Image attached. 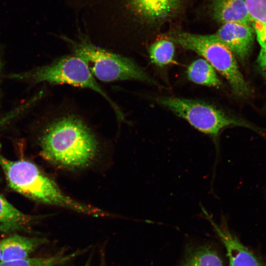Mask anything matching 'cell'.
<instances>
[{
    "instance_id": "6da1fadb",
    "label": "cell",
    "mask_w": 266,
    "mask_h": 266,
    "mask_svg": "<svg viewBox=\"0 0 266 266\" xmlns=\"http://www.w3.org/2000/svg\"><path fill=\"white\" fill-rule=\"evenodd\" d=\"M39 138L40 154L64 171L78 173L91 170L102 161V140L79 114L62 112L50 119Z\"/></svg>"
},
{
    "instance_id": "7a4b0ae2",
    "label": "cell",
    "mask_w": 266,
    "mask_h": 266,
    "mask_svg": "<svg viewBox=\"0 0 266 266\" xmlns=\"http://www.w3.org/2000/svg\"><path fill=\"white\" fill-rule=\"evenodd\" d=\"M0 165L9 186L29 198L90 216L112 217L111 213L67 195L53 179L31 162L10 161L0 155Z\"/></svg>"
},
{
    "instance_id": "3957f363",
    "label": "cell",
    "mask_w": 266,
    "mask_h": 266,
    "mask_svg": "<svg viewBox=\"0 0 266 266\" xmlns=\"http://www.w3.org/2000/svg\"><path fill=\"white\" fill-rule=\"evenodd\" d=\"M158 103L185 120L199 132L213 141L217 154L221 132L231 127H242L260 134L266 140V132L245 120L232 115L207 102L171 96L158 98Z\"/></svg>"
},
{
    "instance_id": "277c9868",
    "label": "cell",
    "mask_w": 266,
    "mask_h": 266,
    "mask_svg": "<svg viewBox=\"0 0 266 266\" xmlns=\"http://www.w3.org/2000/svg\"><path fill=\"white\" fill-rule=\"evenodd\" d=\"M6 77L33 84L46 82L53 85L67 84L92 90L109 102L119 121L124 120L123 112L96 81L86 63L74 54L63 56L46 65L10 74Z\"/></svg>"
},
{
    "instance_id": "5b68a950",
    "label": "cell",
    "mask_w": 266,
    "mask_h": 266,
    "mask_svg": "<svg viewBox=\"0 0 266 266\" xmlns=\"http://www.w3.org/2000/svg\"><path fill=\"white\" fill-rule=\"evenodd\" d=\"M70 45L73 54L82 59L97 79L103 82L138 80L154 85L157 83L131 58L112 53L93 44L80 34L73 40L62 36Z\"/></svg>"
},
{
    "instance_id": "8992f818",
    "label": "cell",
    "mask_w": 266,
    "mask_h": 266,
    "mask_svg": "<svg viewBox=\"0 0 266 266\" xmlns=\"http://www.w3.org/2000/svg\"><path fill=\"white\" fill-rule=\"evenodd\" d=\"M169 38L203 57L226 79L235 95L242 98L250 95V87L239 69L234 55L214 33L202 35L178 32Z\"/></svg>"
},
{
    "instance_id": "52a82bcc",
    "label": "cell",
    "mask_w": 266,
    "mask_h": 266,
    "mask_svg": "<svg viewBox=\"0 0 266 266\" xmlns=\"http://www.w3.org/2000/svg\"><path fill=\"white\" fill-rule=\"evenodd\" d=\"M202 211L226 248L230 266H266L261 258L243 245L231 232L224 218L218 224L204 209Z\"/></svg>"
},
{
    "instance_id": "ba28073f",
    "label": "cell",
    "mask_w": 266,
    "mask_h": 266,
    "mask_svg": "<svg viewBox=\"0 0 266 266\" xmlns=\"http://www.w3.org/2000/svg\"><path fill=\"white\" fill-rule=\"evenodd\" d=\"M214 34L239 60L244 62L248 58L255 36L252 26L236 23H225Z\"/></svg>"
},
{
    "instance_id": "9c48e42d",
    "label": "cell",
    "mask_w": 266,
    "mask_h": 266,
    "mask_svg": "<svg viewBox=\"0 0 266 266\" xmlns=\"http://www.w3.org/2000/svg\"><path fill=\"white\" fill-rule=\"evenodd\" d=\"M47 241L44 237H29L18 234L10 235L1 240V262L28 258Z\"/></svg>"
},
{
    "instance_id": "30bf717a",
    "label": "cell",
    "mask_w": 266,
    "mask_h": 266,
    "mask_svg": "<svg viewBox=\"0 0 266 266\" xmlns=\"http://www.w3.org/2000/svg\"><path fill=\"white\" fill-rule=\"evenodd\" d=\"M212 17L222 24L236 23L251 25V18L245 0H210Z\"/></svg>"
},
{
    "instance_id": "8fae6325",
    "label": "cell",
    "mask_w": 266,
    "mask_h": 266,
    "mask_svg": "<svg viewBox=\"0 0 266 266\" xmlns=\"http://www.w3.org/2000/svg\"><path fill=\"white\" fill-rule=\"evenodd\" d=\"M34 218L25 214L0 195V232L9 233L28 230Z\"/></svg>"
},
{
    "instance_id": "7c38bea8",
    "label": "cell",
    "mask_w": 266,
    "mask_h": 266,
    "mask_svg": "<svg viewBox=\"0 0 266 266\" xmlns=\"http://www.w3.org/2000/svg\"><path fill=\"white\" fill-rule=\"evenodd\" d=\"M187 75L189 80L197 84L213 87L222 85L215 69L203 59L196 60L189 66Z\"/></svg>"
},
{
    "instance_id": "4fadbf2b",
    "label": "cell",
    "mask_w": 266,
    "mask_h": 266,
    "mask_svg": "<svg viewBox=\"0 0 266 266\" xmlns=\"http://www.w3.org/2000/svg\"><path fill=\"white\" fill-rule=\"evenodd\" d=\"M85 250H78L69 254H66L63 250L55 254L40 258H27L0 262V266H61L82 254Z\"/></svg>"
},
{
    "instance_id": "5bb4252c",
    "label": "cell",
    "mask_w": 266,
    "mask_h": 266,
    "mask_svg": "<svg viewBox=\"0 0 266 266\" xmlns=\"http://www.w3.org/2000/svg\"><path fill=\"white\" fill-rule=\"evenodd\" d=\"M178 266H224V265L212 247L201 245L190 251Z\"/></svg>"
},
{
    "instance_id": "9a60e30c",
    "label": "cell",
    "mask_w": 266,
    "mask_h": 266,
    "mask_svg": "<svg viewBox=\"0 0 266 266\" xmlns=\"http://www.w3.org/2000/svg\"><path fill=\"white\" fill-rule=\"evenodd\" d=\"M151 62L158 66H163L173 61L174 42L170 39H161L153 43L148 49Z\"/></svg>"
},
{
    "instance_id": "2e32d148",
    "label": "cell",
    "mask_w": 266,
    "mask_h": 266,
    "mask_svg": "<svg viewBox=\"0 0 266 266\" xmlns=\"http://www.w3.org/2000/svg\"><path fill=\"white\" fill-rule=\"evenodd\" d=\"M44 94V91H39L7 112L0 114V131L34 107L43 97Z\"/></svg>"
},
{
    "instance_id": "e0dca14e",
    "label": "cell",
    "mask_w": 266,
    "mask_h": 266,
    "mask_svg": "<svg viewBox=\"0 0 266 266\" xmlns=\"http://www.w3.org/2000/svg\"><path fill=\"white\" fill-rule=\"evenodd\" d=\"M3 65H3L2 55L1 54V50L0 49V102L1 99V96H2V93H1V88H0V84H1L2 72H3Z\"/></svg>"
},
{
    "instance_id": "ac0fdd59",
    "label": "cell",
    "mask_w": 266,
    "mask_h": 266,
    "mask_svg": "<svg viewBox=\"0 0 266 266\" xmlns=\"http://www.w3.org/2000/svg\"><path fill=\"white\" fill-rule=\"evenodd\" d=\"M1 239H0V262L1 261Z\"/></svg>"
},
{
    "instance_id": "d6986e66",
    "label": "cell",
    "mask_w": 266,
    "mask_h": 266,
    "mask_svg": "<svg viewBox=\"0 0 266 266\" xmlns=\"http://www.w3.org/2000/svg\"><path fill=\"white\" fill-rule=\"evenodd\" d=\"M89 263H86V264L84 266H90Z\"/></svg>"
}]
</instances>
